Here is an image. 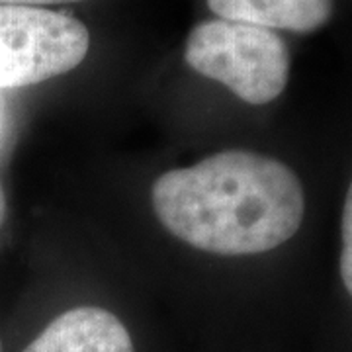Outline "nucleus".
Returning a JSON list of instances; mask_svg holds the SVG:
<instances>
[{
    "mask_svg": "<svg viewBox=\"0 0 352 352\" xmlns=\"http://www.w3.org/2000/svg\"><path fill=\"white\" fill-rule=\"evenodd\" d=\"M151 204L176 239L223 256L276 249L298 233L305 214L296 173L245 149L164 173L153 184Z\"/></svg>",
    "mask_w": 352,
    "mask_h": 352,
    "instance_id": "nucleus-1",
    "label": "nucleus"
},
{
    "mask_svg": "<svg viewBox=\"0 0 352 352\" xmlns=\"http://www.w3.org/2000/svg\"><path fill=\"white\" fill-rule=\"evenodd\" d=\"M184 59L198 75L252 106L276 100L289 78L288 45L276 32L221 18L190 32Z\"/></svg>",
    "mask_w": 352,
    "mask_h": 352,
    "instance_id": "nucleus-2",
    "label": "nucleus"
},
{
    "mask_svg": "<svg viewBox=\"0 0 352 352\" xmlns=\"http://www.w3.org/2000/svg\"><path fill=\"white\" fill-rule=\"evenodd\" d=\"M87 25L63 12L0 6V90L39 85L85 61Z\"/></svg>",
    "mask_w": 352,
    "mask_h": 352,
    "instance_id": "nucleus-3",
    "label": "nucleus"
},
{
    "mask_svg": "<svg viewBox=\"0 0 352 352\" xmlns=\"http://www.w3.org/2000/svg\"><path fill=\"white\" fill-rule=\"evenodd\" d=\"M24 352H135L126 325L108 309L85 305L55 317Z\"/></svg>",
    "mask_w": 352,
    "mask_h": 352,
    "instance_id": "nucleus-4",
    "label": "nucleus"
},
{
    "mask_svg": "<svg viewBox=\"0 0 352 352\" xmlns=\"http://www.w3.org/2000/svg\"><path fill=\"white\" fill-rule=\"evenodd\" d=\"M208 6L221 20L307 34L331 20L335 0H208Z\"/></svg>",
    "mask_w": 352,
    "mask_h": 352,
    "instance_id": "nucleus-5",
    "label": "nucleus"
},
{
    "mask_svg": "<svg viewBox=\"0 0 352 352\" xmlns=\"http://www.w3.org/2000/svg\"><path fill=\"white\" fill-rule=\"evenodd\" d=\"M340 278L352 296V182L346 192L342 210V252H340Z\"/></svg>",
    "mask_w": 352,
    "mask_h": 352,
    "instance_id": "nucleus-6",
    "label": "nucleus"
},
{
    "mask_svg": "<svg viewBox=\"0 0 352 352\" xmlns=\"http://www.w3.org/2000/svg\"><path fill=\"white\" fill-rule=\"evenodd\" d=\"M80 0H0V6H25V8H41L53 4H71Z\"/></svg>",
    "mask_w": 352,
    "mask_h": 352,
    "instance_id": "nucleus-7",
    "label": "nucleus"
},
{
    "mask_svg": "<svg viewBox=\"0 0 352 352\" xmlns=\"http://www.w3.org/2000/svg\"><path fill=\"white\" fill-rule=\"evenodd\" d=\"M6 215V198H4V188H2V180H0V223L4 221Z\"/></svg>",
    "mask_w": 352,
    "mask_h": 352,
    "instance_id": "nucleus-8",
    "label": "nucleus"
},
{
    "mask_svg": "<svg viewBox=\"0 0 352 352\" xmlns=\"http://www.w3.org/2000/svg\"><path fill=\"white\" fill-rule=\"evenodd\" d=\"M0 352H2V340H0Z\"/></svg>",
    "mask_w": 352,
    "mask_h": 352,
    "instance_id": "nucleus-9",
    "label": "nucleus"
}]
</instances>
